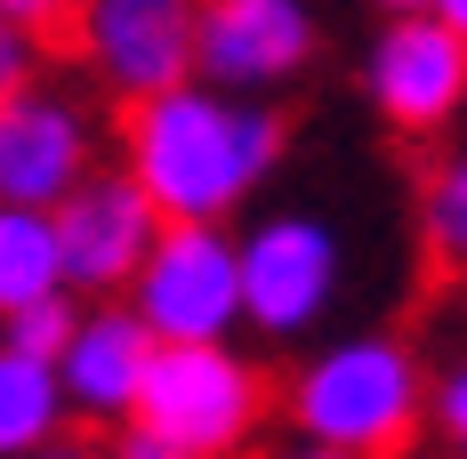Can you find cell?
<instances>
[{
	"label": "cell",
	"mask_w": 467,
	"mask_h": 459,
	"mask_svg": "<svg viewBox=\"0 0 467 459\" xmlns=\"http://www.w3.org/2000/svg\"><path fill=\"white\" fill-rule=\"evenodd\" d=\"M282 113L266 97L218 89V81H170L153 97H130L121 113V145H130V178L161 218H210L226 226L234 210L275 178L282 162Z\"/></svg>",
	"instance_id": "obj_1"
},
{
	"label": "cell",
	"mask_w": 467,
	"mask_h": 459,
	"mask_svg": "<svg viewBox=\"0 0 467 459\" xmlns=\"http://www.w3.org/2000/svg\"><path fill=\"white\" fill-rule=\"evenodd\" d=\"M282 412L306 443L395 459L427 419V363L395 330H355V339H330L298 363V379L282 387Z\"/></svg>",
	"instance_id": "obj_2"
},
{
	"label": "cell",
	"mask_w": 467,
	"mask_h": 459,
	"mask_svg": "<svg viewBox=\"0 0 467 459\" xmlns=\"http://www.w3.org/2000/svg\"><path fill=\"white\" fill-rule=\"evenodd\" d=\"M130 419L186 459H234L266 419V370L234 355V339H153Z\"/></svg>",
	"instance_id": "obj_3"
},
{
	"label": "cell",
	"mask_w": 467,
	"mask_h": 459,
	"mask_svg": "<svg viewBox=\"0 0 467 459\" xmlns=\"http://www.w3.org/2000/svg\"><path fill=\"white\" fill-rule=\"evenodd\" d=\"M234 266H242V322L266 339H306L347 290V242L306 218V210H275L250 234H234Z\"/></svg>",
	"instance_id": "obj_4"
},
{
	"label": "cell",
	"mask_w": 467,
	"mask_h": 459,
	"mask_svg": "<svg viewBox=\"0 0 467 459\" xmlns=\"http://www.w3.org/2000/svg\"><path fill=\"white\" fill-rule=\"evenodd\" d=\"M130 307L153 339H234L242 330V266H234V234L210 218H161L145 242L138 275L121 282Z\"/></svg>",
	"instance_id": "obj_5"
},
{
	"label": "cell",
	"mask_w": 467,
	"mask_h": 459,
	"mask_svg": "<svg viewBox=\"0 0 467 459\" xmlns=\"http://www.w3.org/2000/svg\"><path fill=\"white\" fill-rule=\"evenodd\" d=\"M363 97L379 105L387 130L403 138H435L451 130L467 105V33L443 25L435 8H403L379 25L371 57H363Z\"/></svg>",
	"instance_id": "obj_6"
},
{
	"label": "cell",
	"mask_w": 467,
	"mask_h": 459,
	"mask_svg": "<svg viewBox=\"0 0 467 459\" xmlns=\"http://www.w3.org/2000/svg\"><path fill=\"white\" fill-rule=\"evenodd\" d=\"M323 48L306 0H193V81L266 97L290 89Z\"/></svg>",
	"instance_id": "obj_7"
},
{
	"label": "cell",
	"mask_w": 467,
	"mask_h": 459,
	"mask_svg": "<svg viewBox=\"0 0 467 459\" xmlns=\"http://www.w3.org/2000/svg\"><path fill=\"white\" fill-rule=\"evenodd\" d=\"M48 226H57L65 290L113 298L121 282L138 275L145 242L161 234V210L145 202V185L130 178V170H81L65 202H48Z\"/></svg>",
	"instance_id": "obj_8"
},
{
	"label": "cell",
	"mask_w": 467,
	"mask_h": 459,
	"mask_svg": "<svg viewBox=\"0 0 467 459\" xmlns=\"http://www.w3.org/2000/svg\"><path fill=\"white\" fill-rule=\"evenodd\" d=\"M73 41L121 97H153L193 73V0H73Z\"/></svg>",
	"instance_id": "obj_9"
},
{
	"label": "cell",
	"mask_w": 467,
	"mask_h": 459,
	"mask_svg": "<svg viewBox=\"0 0 467 459\" xmlns=\"http://www.w3.org/2000/svg\"><path fill=\"white\" fill-rule=\"evenodd\" d=\"M81 170H97V113L81 97L41 89V81L0 97V202L48 210L73 193Z\"/></svg>",
	"instance_id": "obj_10"
},
{
	"label": "cell",
	"mask_w": 467,
	"mask_h": 459,
	"mask_svg": "<svg viewBox=\"0 0 467 459\" xmlns=\"http://www.w3.org/2000/svg\"><path fill=\"white\" fill-rule=\"evenodd\" d=\"M145 355H153V330L138 322V307H89V315H73L65 347L48 355L65 412L113 419V427H121V419H130V403H138Z\"/></svg>",
	"instance_id": "obj_11"
},
{
	"label": "cell",
	"mask_w": 467,
	"mask_h": 459,
	"mask_svg": "<svg viewBox=\"0 0 467 459\" xmlns=\"http://www.w3.org/2000/svg\"><path fill=\"white\" fill-rule=\"evenodd\" d=\"M57 427H65V395H57L48 355L0 347V459H25L33 443H48Z\"/></svg>",
	"instance_id": "obj_12"
},
{
	"label": "cell",
	"mask_w": 467,
	"mask_h": 459,
	"mask_svg": "<svg viewBox=\"0 0 467 459\" xmlns=\"http://www.w3.org/2000/svg\"><path fill=\"white\" fill-rule=\"evenodd\" d=\"M57 282H65V266H57V226H48V210L0 202V315L25 307V298H41V290H57Z\"/></svg>",
	"instance_id": "obj_13"
},
{
	"label": "cell",
	"mask_w": 467,
	"mask_h": 459,
	"mask_svg": "<svg viewBox=\"0 0 467 459\" xmlns=\"http://www.w3.org/2000/svg\"><path fill=\"white\" fill-rule=\"evenodd\" d=\"M420 242L443 275H467V145L443 153L420 185Z\"/></svg>",
	"instance_id": "obj_14"
},
{
	"label": "cell",
	"mask_w": 467,
	"mask_h": 459,
	"mask_svg": "<svg viewBox=\"0 0 467 459\" xmlns=\"http://www.w3.org/2000/svg\"><path fill=\"white\" fill-rule=\"evenodd\" d=\"M0 330H8L0 347H16V355H57V347H65V330H73V290L57 282V290H41V298L8 307Z\"/></svg>",
	"instance_id": "obj_15"
},
{
	"label": "cell",
	"mask_w": 467,
	"mask_h": 459,
	"mask_svg": "<svg viewBox=\"0 0 467 459\" xmlns=\"http://www.w3.org/2000/svg\"><path fill=\"white\" fill-rule=\"evenodd\" d=\"M427 412H435V427H443V443L467 459V355L443 379H427Z\"/></svg>",
	"instance_id": "obj_16"
},
{
	"label": "cell",
	"mask_w": 467,
	"mask_h": 459,
	"mask_svg": "<svg viewBox=\"0 0 467 459\" xmlns=\"http://www.w3.org/2000/svg\"><path fill=\"white\" fill-rule=\"evenodd\" d=\"M25 81H41V33H25V25L0 16V97L25 89Z\"/></svg>",
	"instance_id": "obj_17"
},
{
	"label": "cell",
	"mask_w": 467,
	"mask_h": 459,
	"mask_svg": "<svg viewBox=\"0 0 467 459\" xmlns=\"http://www.w3.org/2000/svg\"><path fill=\"white\" fill-rule=\"evenodd\" d=\"M0 16L25 25V33H65L73 25V0H0Z\"/></svg>",
	"instance_id": "obj_18"
},
{
	"label": "cell",
	"mask_w": 467,
	"mask_h": 459,
	"mask_svg": "<svg viewBox=\"0 0 467 459\" xmlns=\"http://www.w3.org/2000/svg\"><path fill=\"white\" fill-rule=\"evenodd\" d=\"M105 459H186V452H178L170 435H153V427H138V419H121V443H113Z\"/></svg>",
	"instance_id": "obj_19"
},
{
	"label": "cell",
	"mask_w": 467,
	"mask_h": 459,
	"mask_svg": "<svg viewBox=\"0 0 467 459\" xmlns=\"http://www.w3.org/2000/svg\"><path fill=\"white\" fill-rule=\"evenodd\" d=\"M25 459H105V452H89V443H57V435H48V443H33Z\"/></svg>",
	"instance_id": "obj_20"
},
{
	"label": "cell",
	"mask_w": 467,
	"mask_h": 459,
	"mask_svg": "<svg viewBox=\"0 0 467 459\" xmlns=\"http://www.w3.org/2000/svg\"><path fill=\"white\" fill-rule=\"evenodd\" d=\"M282 459H355V452H330V443H306V435H298V443H290Z\"/></svg>",
	"instance_id": "obj_21"
},
{
	"label": "cell",
	"mask_w": 467,
	"mask_h": 459,
	"mask_svg": "<svg viewBox=\"0 0 467 459\" xmlns=\"http://www.w3.org/2000/svg\"><path fill=\"white\" fill-rule=\"evenodd\" d=\"M435 16H443V25H460V33H467V0H435Z\"/></svg>",
	"instance_id": "obj_22"
},
{
	"label": "cell",
	"mask_w": 467,
	"mask_h": 459,
	"mask_svg": "<svg viewBox=\"0 0 467 459\" xmlns=\"http://www.w3.org/2000/svg\"><path fill=\"white\" fill-rule=\"evenodd\" d=\"M371 8H387V16H403V8H435V0H371Z\"/></svg>",
	"instance_id": "obj_23"
}]
</instances>
